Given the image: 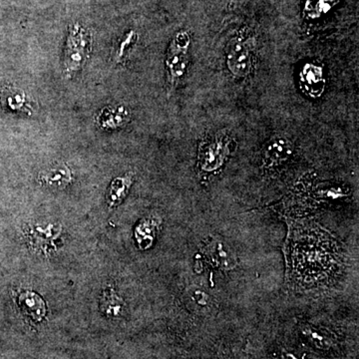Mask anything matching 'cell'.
<instances>
[{"label": "cell", "instance_id": "obj_1", "mask_svg": "<svg viewBox=\"0 0 359 359\" xmlns=\"http://www.w3.org/2000/svg\"><path fill=\"white\" fill-rule=\"evenodd\" d=\"M289 226L285 245L287 282L297 290L332 285L344 266L339 243L316 223L290 222Z\"/></svg>", "mask_w": 359, "mask_h": 359}, {"label": "cell", "instance_id": "obj_2", "mask_svg": "<svg viewBox=\"0 0 359 359\" xmlns=\"http://www.w3.org/2000/svg\"><path fill=\"white\" fill-rule=\"evenodd\" d=\"M91 34L79 25L70 28L65 52V71L73 74L86 65L91 53Z\"/></svg>", "mask_w": 359, "mask_h": 359}, {"label": "cell", "instance_id": "obj_3", "mask_svg": "<svg viewBox=\"0 0 359 359\" xmlns=\"http://www.w3.org/2000/svg\"><path fill=\"white\" fill-rule=\"evenodd\" d=\"M231 138L226 134H218L203 141L199 149V168L205 174L216 173L224 166L231 153Z\"/></svg>", "mask_w": 359, "mask_h": 359}, {"label": "cell", "instance_id": "obj_4", "mask_svg": "<svg viewBox=\"0 0 359 359\" xmlns=\"http://www.w3.org/2000/svg\"><path fill=\"white\" fill-rule=\"evenodd\" d=\"M190 44V35L186 32L177 33L170 44L166 58L170 92L176 88L177 85L185 75L189 65L188 51Z\"/></svg>", "mask_w": 359, "mask_h": 359}, {"label": "cell", "instance_id": "obj_5", "mask_svg": "<svg viewBox=\"0 0 359 359\" xmlns=\"http://www.w3.org/2000/svg\"><path fill=\"white\" fill-rule=\"evenodd\" d=\"M226 67L237 78H245L254 70L252 48L242 39L233 40L229 45L226 55Z\"/></svg>", "mask_w": 359, "mask_h": 359}, {"label": "cell", "instance_id": "obj_6", "mask_svg": "<svg viewBox=\"0 0 359 359\" xmlns=\"http://www.w3.org/2000/svg\"><path fill=\"white\" fill-rule=\"evenodd\" d=\"M299 85L304 93L311 98L323 96L325 90V78L323 67L313 63H306L299 73Z\"/></svg>", "mask_w": 359, "mask_h": 359}, {"label": "cell", "instance_id": "obj_7", "mask_svg": "<svg viewBox=\"0 0 359 359\" xmlns=\"http://www.w3.org/2000/svg\"><path fill=\"white\" fill-rule=\"evenodd\" d=\"M294 153V145L285 137H276L266 144L264 150V164L266 168L282 165Z\"/></svg>", "mask_w": 359, "mask_h": 359}, {"label": "cell", "instance_id": "obj_8", "mask_svg": "<svg viewBox=\"0 0 359 359\" xmlns=\"http://www.w3.org/2000/svg\"><path fill=\"white\" fill-rule=\"evenodd\" d=\"M204 254L215 266L224 271H229L237 266V256L231 248L222 241H212L205 248Z\"/></svg>", "mask_w": 359, "mask_h": 359}, {"label": "cell", "instance_id": "obj_9", "mask_svg": "<svg viewBox=\"0 0 359 359\" xmlns=\"http://www.w3.org/2000/svg\"><path fill=\"white\" fill-rule=\"evenodd\" d=\"M18 302L25 316L35 323H39L46 316V304L43 299L35 292L29 290L21 292L18 295Z\"/></svg>", "mask_w": 359, "mask_h": 359}, {"label": "cell", "instance_id": "obj_10", "mask_svg": "<svg viewBox=\"0 0 359 359\" xmlns=\"http://www.w3.org/2000/svg\"><path fill=\"white\" fill-rule=\"evenodd\" d=\"M130 121L129 111L124 106H107L97 116V125L100 128L111 130L125 126Z\"/></svg>", "mask_w": 359, "mask_h": 359}, {"label": "cell", "instance_id": "obj_11", "mask_svg": "<svg viewBox=\"0 0 359 359\" xmlns=\"http://www.w3.org/2000/svg\"><path fill=\"white\" fill-rule=\"evenodd\" d=\"M133 173H128L125 176L117 177L113 180L109 189H108L107 197H106L107 204L110 208L116 207L124 200L133 184Z\"/></svg>", "mask_w": 359, "mask_h": 359}, {"label": "cell", "instance_id": "obj_12", "mask_svg": "<svg viewBox=\"0 0 359 359\" xmlns=\"http://www.w3.org/2000/svg\"><path fill=\"white\" fill-rule=\"evenodd\" d=\"M39 180L44 185L63 188L72 181L70 170L65 165L55 166L40 174Z\"/></svg>", "mask_w": 359, "mask_h": 359}, {"label": "cell", "instance_id": "obj_13", "mask_svg": "<svg viewBox=\"0 0 359 359\" xmlns=\"http://www.w3.org/2000/svg\"><path fill=\"white\" fill-rule=\"evenodd\" d=\"M1 101L9 109L18 111V112H25L29 114L28 109L27 97L22 90L15 88V87H7L1 93Z\"/></svg>", "mask_w": 359, "mask_h": 359}, {"label": "cell", "instance_id": "obj_14", "mask_svg": "<svg viewBox=\"0 0 359 359\" xmlns=\"http://www.w3.org/2000/svg\"><path fill=\"white\" fill-rule=\"evenodd\" d=\"M59 235H60V226L50 224L45 230L40 228V226H35V228L33 226L32 230L28 233V238H30V241L42 238V240L36 245L35 249L44 250L45 252L46 249H48L47 247H54V238H57Z\"/></svg>", "mask_w": 359, "mask_h": 359}, {"label": "cell", "instance_id": "obj_15", "mask_svg": "<svg viewBox=\"0 0 359 359\" xmlns=\"http://www.w3.org/2000/svg\"><path fill=\"white\" fill-rule=\"evenodd\" d=\"M158 222L155 219H145L137 226L136 236L137 242L141 249H149L152 245L157 233Z\"/></svg>", "mask_w": 359, "mask_h": 359}, {"label": "cell", "instance_id": "obj_16", "mask_svg": "<svg viewBox=\"0 0 359 359\" xmlns=\"http://www.w3.org/2000/svg\"><path fill=\"white\" fill-rule=\"evenodd\" d=\"M124 306V302L121 297L116 294L114 287H109L104 290L102 299H101V309L107 316H117L121 313Z\"/></svg>", "mask_w": 359, "mask_h": 359}, {"label": "cell", "instance_id": "obj_17", "mask_svg": "<svg viewBox=\"0 0 359 359\" xmlns=\"http://www.w3.org/2000/svg\"><path fill=\"white\" fill-rule=\"evenodd\" d=\"M339 0H306L304 14L309 20H318L323 14L332 11Z\"/></svg>", "mask_w": 359, "mask_h": 359}, {"label": "cell", "instance_id": "obj_18", "mask_svg": "<svg viewBox=\"0 0 359 359\" xmlns=\"http://www.w3.org/2000/svg\"><path fill=\"white\" fill-rule=\"evenodd\" d=\"M137 34L135 32H129L126 36L124 37L119 42V44L113 49V60L116 63H123L127 56L129 55V52L131 50L132 47L134 46L137 41Z\"/></svg>", "mask_w": 359, "mask_h": 359}]
</instances>
